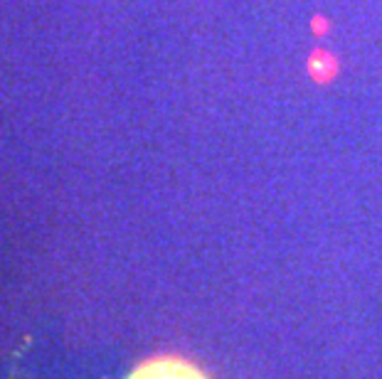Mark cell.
Segmentation results:
<instances>
[{"mask_svg":"<svg viewBox=\"0 0 382 379\" xmlns=\"http://www.w3.org/2000/svg\"><path fill=\"white\" fill-rule=\"evenodd\" d=\"M314 27H316V30H319V32H321V30H324V32H326V27H328V25H326V20H321V18H316V20H314Z\"/></svg>","mask_w":382,"mask_h":379,"instance_id":"obj_3","label":"cell"},{"mask_svg":"<svg viewBox=\"0 0 382 379\" xmlns=\"http://www.w3.org/2000/svg\"><path fill=\"white\" fill-rule=\"evenodd\" d=\"M126 379H210L180 357H153L136 367Z\"/></svg>","mask_w":382,"mask_h":379,"instance_id":"obj_1","label":"cell"},{"mask_svg":"<svg viewBox=\"0 0 382 379\" xmlns=\"http://www.w3.org/2000/svg\"><path fill=\"white\" fill-rule=\"evenodd\" d=\"M306 72L309 77L314 79L316 84H328L338 77L340 72V64H338V57L328 49H314L306 62Z\"/></svg>","mask_w":382,"mask_h":379,"instance_id":"obj_2","label":"cell"}]
</instances>
